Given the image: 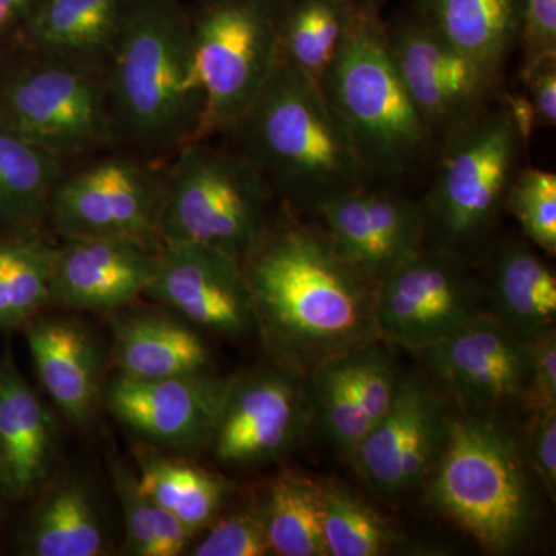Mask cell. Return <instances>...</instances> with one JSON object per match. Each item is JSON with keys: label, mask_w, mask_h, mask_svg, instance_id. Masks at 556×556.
I'll use <instances>...</instances> for the list:
<instances>
[{"label": "cell", "mask_w": 556, "mask_h": 556, "mask_svg": "<svg viewBox=\"0 0 556 556\" xmlns=\"http://www.w3.org/2000/svg\"><path fill=\"white\" fill-rule=\"evenodd\" d=\"M417 351L428 367L463 404L492 408L525 393L530 342L500 318L479 313L463 328Z\"/></svg>", "instance_id": "cell-18"}, {"label": "cell", "mask_w": 556, "mask_h": 556, "mask_svg": "<svg viewBox=\"0 0 556 556\" xmlns=\"http://www.w3.org/2000/svg\"><path fill=\"white\" fill-rule=\"evenodd\" d=\"M39 0H0V38L20 36Z\"/></svg>", "instance_id": "cell-43"}, {"label": "cell", "mask_w": 556, "mask_h": 556, "mask_svg": "<svg viewBox=\"0 0 556 556\" xmlns=\"http://www.w3.org/2000/svg\"><path fill=\"white\" fill-rule=\"evenodd\" d=\"M197 536L175 515L153 503V556L188 554Z\"/></svg>", "instance_id": "cell-42"}, {"label": "cell", "mask_w": 556, "mask_h": 556, "mask_svg": "<svg viewBox=\"0 0 556 556\" xmlns=\"http://www.w3.org/2000/svg\"><path fill=\"white\" fill-rule=\"evenodd\" d=\"M313 404L298 369L260 368L229 379L208 450L230 467L280 459L305 434Z\"/></svg>", "instance_id": "cell-11"}, {"label": "cell", "mask_w": 556, "mask_h": 556, "mask_svg": "<svg viewBox=\"0 0 556 556\" xmlns=\"http://www.w3.org/2000/svg\"><path fill=\"white\" fill-rule=\"evenodd\" d=\"M490 294L495 317L526 342L555 331L556 277L546 260L527 244L501 249Z\"/></svg>", "instance_id": "cell-26"}, {"label": "cell", "mask_w": 556, "mask_h": 556, "mask_svg": "<svg viewBox=\"0 0 556 556\" xmlns=\"http://www.w3.org/2000/svg\"><path fill=\"white\" fill-rule=\"evenodd\" d=\"M313 408L329 441L343 455L351 456L369 431L362 412L346 354L313 369Z\"/></svg>", "instance_id": "cell-33"}, {"label": "cell", "mask_w": 556, "mask_h": 556, "mask_svg": "<svg viewBox=\"0 0 556 556\" xmlns=\"http://www.w3.org/2000/svg\"><path fill=\"white\" fill-rule=\"evenodd\" d=\"M334 248L376 285L427 239L422 206L387 186L367 185L316 211Z\"/></svg>", "instance_id": "cell-17"}, {"label": "cell", "mask_w": 556, "mask_h": 556, "mask_svg": "<svg viewBox=\"0 0 556 556\" xmlns=\"http://www.w3.org/2000/svg\"><path fill=\"white\" fill-rule=\"evenodd\" d=\"M450 419L424 380L401 379L387 415L351 453L358 477L383 496L420 484L444 450Z\"/></svg>", "instance_id": "cell-14"}, {"label": "cell", "mask_w": 556, "mask_h": 556, "mask_svg": "<svg viewBox=\"0 0 556 556\" xmlns=\"http://www.w3.org/2000/svg\"><path fill=\"white\" fill-rule=\"evenodd\" d=\"M262 503L273 555H328L318 482L287 471L270 482Z\"/></svg>", "instance_id": "cell-31"}, {"label": "cell", "mask_w": 556, "mask_h": 556, "mask_svg": "<svg viewBox=\"0 0 556 556\" xmlns=\"http://www.w3.org/2000/svg\"><path fill=\"white\" fill-rule=\"evenodd\" d=\"M417 13L471 60L503 73L518 49L525 0H416Z\"/></svg>", "instance_id": "cell-25"}, {"label": "cell", "mask_w": 556, "mask_h": 556, "mask_svg": "<svg viewBox=\"0 0 556 556\" xmlns=\"http://www.w3.org/2000/svg\"><path fill=\"white\" fill-rule=\"evenodd\" d=\"M131 0H39L22 28V40L35 56L93 68L109 60Z\"/></svg>", "instance_id": "cell-22"}, {"label": "cell", "mask_w": 556, "mask_h": 556, "mask_svg": "<svg viewBox=\"0 0 556 556\" xmlns=\"http://www.w3.org/2000/svg\"><path fill=\"white\" fill-rule=\"evenodd\" d=\"M0 70H2V67H0Z\"/></svg>", "instance_id": "cell-44"}, {"label": "cell", "mask_w": 556, "mask_h": 556, "mask_svg": "<svg viewBox=\"0 0 556 556\" xmlns=\"http://www.w3.org/2000/svg\"><path fill=\"white\" fill-rule=\"evenodd\" d=\"M56 444L50 409L7 351L0 358V496L24 500L49 478Z\"/></svg>", "instance_id": "cell-21"}, {"label": "cell", "mask_w": 556, "mask_h": 556, "mask_svg": "<svg viewBox=\"0 0 556 556\" xmlns=\"http://www.w3.org/2000/svg\"><path fill=\"white\" fill-rule=\"evenodd\" d=\"M112 334L113 361L126 378H177L211 368V353L199 332L161 311H131L113 318Z\"/></svg>", "instance_id": "cell-23"}, {"label": "cell", "mask_w": 556, "mask_h": 556, "mask_svg": "<svg viewBox=\"0 0 556 556\" xmlns=\"http://www.w3.org/2000/svg\"><path fill=\"white\" fill-rule=\"evenodd\" d=\"M146 294L217 334L237 338L257 328L243 263L217 248L163 243Z\"/></svg>", "instance_id": "cell-16"}, {"label": "cell", "mask_w": 556, "mask_h": 556, "mask_svg": "<svg viewBox=\"0 0 556 556\" xmlns=\"http://www.w3.org/2000/svg\"><path fill=\"white\" fill-rule=\"evenodd\" d=\"M108 61L110 116L130 141L152 156L199 141L206 97L179 0H131Z\"/></svg>", "instance_id": "cell-2"}, {"label": "cell", "mask_w": 556, "mask_h": 556, "mask_svg": "<svg viewBox=\"0 0 556 556\" xmlns=\"http://www.w3.org/2000/svg\"><path fill=\"white\" fill-rule=\"evenodd\" d=\"M0 475H2V473H0Z\"/></svg>", "instance_id": "cell-45"}, {"label": "cell", "mask_w": 556, "mask_h": 556, "mask_svg": "<svg viewBox=\"0 0 556 556\" xmlns=\"http://www.w3.org/2000/svg\"><path fill=\"white\" fill-rule=\"evenodd\" d=\"M346 362L358 404L371 430L387 415L396 396L401 382L396 367L388 351L380 348L378 342L351 351L346 354Z\"/></svg>", "instance_id": "cell-36"}, {"label": "cell", "mask_w": 556, "mask_h": 556, "mask_svg": "<svg viewBox=\"0 0 556 556\" xmlns=\"http://www.w3.org/2000/svg\"><path fill=\"white\" fill-rule=\"evenodd\" d=\"M530 412L556 407V338L547 332L530 342L529 378L521 396Z\"/></svg>", "instance_id": "cell-39"}, {"label": "cell", "mask_w": 556, "mask_h": 556, "mask_svg": "<svg viewBox=\"0 0 556 556\" xmlns=\"http://www.w3.org/2000/svg\"><path fill=\"white\" fill-rule=\"evenodd\" d=\"M506 211L536 248L556 254V175L521 167L507 193Z\"/></svg>", "instance_id": "cell-34"}, {"label": "cell", "mask_w": 556, "mask_h": 556, "mask_svg": "<svg viewBox=\"0 0 556 556\" xmlns=\"http://www.w3.org/2000/svg\"><path fill=\"white\" fill-rule=\"evenodd\" d=\"M243 258L255 327L281 364L309 368L378 342L376 283L339 254L327 230L285 206Z\"/></svg>", "instance_id": "cell-1"}, {"label": "cell", "mask_w": 556, "mask_h": 556, "mask_svg": "<svg viewBox=\"0 0 556 556\" xmlns=\"http://www.w3.org/2000/svg\"><path fill=\"white\" fill-rule=\"evenodd\" d=\"M167 172L130 159H105L65 177L49 215L62 239H118L161 249Z\"/></svg>", "instance_id": "cell-10"}, {"label": "cell", "mask_w": 556, "mask_h": 556, "mask_svg": "<svg viewBox=\"0 0 556 556\" xmlns=\"http://www.w3.org/2000/svg\"><path fill=\"white\" fill-rule=\"evenodd\" d=\"M274 193L237 149L199 139L167 170L163 243H199L243 262L269 226Z\"/></svg>", "instance_id": "cell-7"}, {"label": "cell", "mask_w": 556, "mask_h": 556, "mask_svg": "<svg viewBox=\"0 0 556 556\" xmlns=\"http://www.w3.org/2000/svg\"><path fill=\"white\" fill-rule=\"evenodd\" d=\"M25 327L36 372L62 415L87 426L102 401L101 351L86 325L75 318H31Z\"/></svg>", "instance_id": "cell-20"}, {"label": "cell", "mask_w": 556, "mask_h": 556, "mask_svg": "<svg viewBox=\"0 0 556 556\" xmlns=\"http://www.w3.org/2000/svg\"><path fill=\"white\" fill-rule=\"evenodd\" d=\"M110 477L123 510L127 554L153 556V503L139 484L137 471L113 456Z\"/></svg>", "instance_id": "cell-37"}, {"label": "cell", "mask_w": 556, "mask_h": 556, "mask_svg": "<svg viewBox=\"0 0 556 556\" xmlns=\"http://www.w3.org/2000/svg\"><path fill=\"white\" fill-rule=\"evenodd\" d=\"M108 527L89 486L64 478L49 486L22 536V551L30 556H104Z\"/></svg>", "instance_id": "cell-24"}, {"label": "cell", "mask_w": 556, "mask_h": 556, "mask_svg": "<svg viewBox=\"0 0 556 556\" xmlns=\"http://www.w3.org/2000/svg\"><path fill=\"white\" fill-rule=\"evenodd\" d=\"M518 47L521 79L543 62L556 60V0H525Z\"/></svg>", "instance_id": "cell-38"}, {"label": "cell", "mask_w": 556, "mask_h": 556, "mask_svg": "<svg viewBox=\"0 0 556 556\" xmlns=\"http://www.w3.org/2000/svg\"><path fill=\"white\" fill-rule=\"evenodd\" d=\"M382 3H365L320 87L356 149L368 185L390 188L426 163L438 138L399 72Z\"/></svg>", "instance_id": "cell-4"}, {"label": "cell", "mask_w": 556, "mask_h": 556, "mask_svg": "<svg viewBox=\"0 0 556 556\" xmlns=\"http://www.w3.org/2000/svg\"><path fill=\"white\" fill-rule=\"evenodd\" d=\"M428 484L433 506L482 547L517 546L532 519V497L517 445L482 417L450 419L448 437Z\"/></svg>", "instance_id": "cell-6"}, {"label": "cell", "mask_w": 556, "mask_h": 556, "mask_svg": "<svg viewBox=\"0 0 556 556\" xmlns=\"http://www.w3.org/2000/svg\"><path fill=\"white\" fill-rule=\"evenodd\" d=\"M530 464L555 496L556 490V407L533 413L529 437Z\"/></svg>", "instance_id": "cell-40"}, {"label": "cell", "mask_w": 556, "mask_h": 556, "mask_svg": "<svg viewBox=\"0 0 556 556\" xmlns=\"http://www.w3.org/2000/svg\"><path fill=\"white\" fill-rule=\"evenodd\" d=\"M0 123L62 160L100 144L113 127L93 68L35 54L0 70Z\"/></svg>", "instance_id": "cell-9"}, {"label": "cell", "mask_w": 556, "mask_h": 556, "mask_svg": "<svg viewBox=\"0 0 556 556\" xmlns=\"http://www.w3.org/2000/svg\"><path fill=\"white\" fill-rule=\"evenodd\" d=\"M368 0H289L280 61L320 84Z\"/></svg>", "instance_id": "cell-29"}, {"label": "cell", "mask_w": 556, "mask_h": 556, "mask_svg": "<svg viewBox=\"0 0 556 556\" xmlns=\"http://www.w3.org/2000/svg\"><path fill=\"white\" fill-rule=\"evenodd\" d=\"M526 146L501 94L442 137L433 181L420 203L438 249L456 255L489 236L506 211Z\"/></svg>", "instance_id": "cell-5"}, {"label": "cell", "mask_w": 556, "mask_h": 556, "mask_svg": "<svg viewBox=\"0 0 556 556\" xmlns=\"http://www.w3.org/2000/svg\"><path fill=\"white\" fill-rule=\"evenodd\" d=\"M477 291L456 255L417 252L376 285L380 339L417 350L447 338L478 316Z\"/></svg>", "instance_id": "cell-13"}, {"label": "cell", "mask_w": 556, "mask_h": 556, "mask_svg": "<svg viewBox=\"0 0 556 556\" xmlns=\"http://www.w3.org/2000/svg\"><path fill=\"white\" fill-rule=\"evenodd\" d=\"M535 112L536 126H556V60L543 62L521 79Z\"/></svg>", "instance_id": "cell-41"}, {"label": "cell", "mask_w": 556, "mask_h": 556, "mask_svg": "<svg viewBox=\"0 0 556 556\" xmlns=\"http://www.w3.org/2000/svg\"><path fill=\"white\" fill-rule=\"evenodd\" d=\"M192 556H266L270 552L262 501L218 515L189 548Z\"/></svg>", "instance_id": "cell-35"}, {"label": "cell", "mask_w": 556, "mask_h": 556, "mask_svg": "<svg viewBox=\"0 0 556 556\" xmlns=\"http://www.w3.org/2000/svg\"><path fill=\"white\" fill-rule=\"evenodd\" d=\"M229 134L274 195L298 214L314 215L327 201L368 185L320 84L285 62Z\"/></svg>", "instance_id": "cell-3"}, {"label": "cell", "mask_w": 556, "mask_h": 556, "mask_svg": "<svg viewBox=\"0 0 556 556\" xmlns=\"http://www.w3.org/2000/svg\"><path fill=\"white\" fill-rule=\"evenodd\" d=\"M318 490L329 556H379L401 541L396 529L343 482L327 479Z\"/></svg>", "instance_id": "cell-32"}, {"label": "cell", "mask_w": 556, "mask_h": 556, "mask_svg": "<svg viewBox=\"0 0 556 556\" xmlns=\"http://www.w3.org/2000/svg\"><path fill=\"white\" fill-rule=\"evenodd\" d=\"M134 455L146 495L175 515L197 538L225 510L233 490L228 479L185 457L156 452L152 445L135 448Z\"/></svg>", "instance_id": "cell-27"}, {"label": "cell", "mask_w": 556, "mask_h": 556, "mask_svg": "<svg viewBox=\"0 0 556 556\" xmlns=\"http://www.w3.org/2000/svg\"><path fill=\"white\" fill-rule=\"evenodd\" d=\"M64 160L0 123V229L27 230L49 215Z\"/></svg>", "instance_id": "cell-28"}, {"label": "cell", "mask_w": 556, "mask_h": 556, "mask_svg": "<svg viewBox=\"0 0 556 556\" xmlns=\"http://www.w3.org/2000/svg\"><path fill=\"white\" fill-rule=\"evenodd\" d=\"M56 248L35 229L0 240V331L24 327L50 305Z\"/></svg>", "instance_id": "cell-30"}, {"label": "cell", "mask_w": 556, "mask_h": 556, "mask_svg": "<svg viewBox=\"0 0 556 556\" xmlns=\"http://www.w3.org/2000/svg\"><path fill=\"white\" fill-rule=\"evenodd\" d=\"M289 0H195L189 10L203 83L201 138L229 134L280 64Z\"/></svg>", "instance_id": "cell-8"}, {"label": "cell", "mask_w": 556, "mask_h": 556, "mask_svg": "<svg viewBox=\"0 0 556 556\" xmlns=\"http://www.w3.org/2000/svg\"><path fill=\"white\" fill-rule=\"evenodd\" d=\"M228 383L208 371L155 380L116 375L102 401L152 447L193 453L208 447Z\"/></svg>", "instance_id": "cell-15"}, {"label": "cell", "mask_w": 556, "mask_h": 556, "mask_svg": "<svg viewBox=\"0 0 556 556\" xmlns=\"http://www.w3.org/2000/svg\"><path fill=\"white\" fill-rule=\"evenodd\" d=\"M399 72L434 137L492 105L503 73L455 49L419 13L388 25Z\"/></svg>", "instance_id": "cell-12"}, {"label": "cell", "mask_w": 556, "mask_h": 556, "mask_svg": "<svg viewBox=\"0 0 556 556\" xmlns=\"http://www.w3.org/2000/svg\"><path fill=\"white\" fill-rule=\"evenodd\" d=\"M160 249L129 240L72 239L56 248L50 305L112 313L146 294Z\"/></svg>", "instance_id": "cell-19"}]
</instances>
